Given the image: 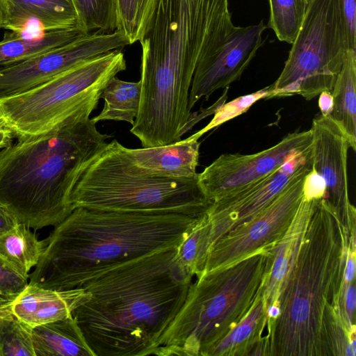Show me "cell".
<instances>
[{"mask_svg":"<svg viewBox=\"0 0 356 356\" xmlns=\"http://www.w3.org/2000/svg\"><path fill=\"white\" fill-rule=\"evenodd\" d=\"M210 234L207 213L197 220L177 247L181 262L195 277L204 270L210 247Z\"/></svg>","mask_w":356,"mask_h":356,"instance_id":"cell-26","label":"cell"},{"mask_svg":"<svg viewBox=\"0 0 356 356\" xmlns=\"http://www.w3.org/2000/svg\"><path fill=\"white\" fill-rule=\"evenodd\" d=\"M100 98L83 105L49 131L19 137L0 150V204L18 221L40 229L56 226L74 209L80 175L108 143L90 115Z\"/></svg>","mask_w":356,"mask_h":356,"instance_id":"cell-3","label":"cell"},{"mask_svg":"<svg viewBox=\"0 0 356 356\" xmlns=\"http://www.w3.org/2000/svg\"><path fill=\"white\" fill-rule=\"evenodd\" d=\"M28 283L27 278L19 274L0 257V298L3 304L13 300Z\"/></svg>","mask_w":356,"mask_h":356,"instance_id":"cell-32","label":"cell"},{"mask_svg":"<svg viewBox=\"0 0 356 356\" xmlns=\"http://www.w3.org/2000/svg\"><path fill=\"white\" fill-rule=\"evenodd\" d=\"M3 1V29L13 32L38 35L49 31L79 28L77 13L71 0Z\"/></svg>","mask_w":356,"mask_h":356,"instance_id":"cell-18","label":"cell"},{"mask_svg":"<svg viewBox=\"0 0 356 356\" xmlns=\"http://www.w3.org/2000/svg\"><path fill=\"white\" fill-rule=\"evenodd\" d=\"M5 22V8L3 0H0V29H3Z\"/></svg>","mask_w":356,"mask_h":356,"instance_id":"cell-36","label":"cell"},{"mask_svg":"<svg viewBox=\"0 0 356 356\" xmlns=\"http://www.w3.org/2000/svg\"><path fill=\"white\" fill-rule=\"evenodd\" d=\"M312 162L311 145L296 153L285 164L268 176L214 201L207 212L211 226L210 247L227 233L259 213Z\"/></svg>","mask_w":356,"mask_h":356,"instance_id":"cell-14","label":"cell"},{"mask_svg":"<svg viewBox=\"0 0 356 356\" xmlns=\"http://www.w3.org/2000/svg\"><path fill=\"white\" fill-rule=\"evenodd\" d=\"M198 140L194 134L169 145L138 149L122 145V150L129 169L134 173L156 178L188 179L198 175Z\"/></svg>","mask_w":356,"mask_h":356,"instance_id":"cell-16","label":"cell"},{"mask_svg":"<svg viewBox=\"0 0 356 356\" xmlns=\"http://www.w3.org/2000/svg\"><path fill=\"white\" fill-rule=\"evenodd\" d=\"M87 35L78 27L54 30L38 35L11 31L0 41V66L13 65L63 46Z\"/></svg>","mask_w":356,"mask_h":356,"instance_id":"cell-21","label":"cell"},{"mask_svg":"<svg viewBox=\"0 0 356 356\" xmlns=\"http://www.w3.org/2000/svg\"><path fill=\"white\" fill-rule=\"evenodd\" d=\"M263 21L244 27L235 26L214 49L204 54L197 64L190 90L188 108L202 98L226 88L238 80L263 44Z\"/></svg>","mask_w":356,"mask_h":356,"instance_id":"cell-15","label":"cell"},{"mask_svg":"<svg viewBox=\"0 0 356 356\" xmlns=\"http://www.w3.org/2000/svg\"><path fill=\"white\" fill-rule=\"evenodd\" d=\"M270 88L268 86L251 94L238 97L228 103H223L216 110L209 124L195 133V135L200 138L211 129L245 113L257 101L270 98Z\"/></svg>","mask_w":356,"mask_h":356,"instance_id":"cell-31","label":"cell"},{"mask_svg":"<svg viewBox=\"0 0 356 356\" xmlns=\"http://www.w3.org/2000/svg\"><path fill=\"white\" fill-rule=\"evenodd\" d=\"M0 127H6L3 118L1 113H0Z\"/></svg>","mask_w":356,"mask_h":356,"instance_id":"cell-37","label":"cell"},{"mask_svg":"<svg viewBox=\"0 0 356 356\" xmlns=\"http://www.w3.org/2000/svg\"><path fill=\"white\" fill-rule=\"evenodd\" d=\"M121 50L82 62L49 81L0 98L5 125L17 138L46 132L90 101L101 98L108 81L126 70Z\"/></svg>","mask_w":356,"mask_h":356,"instance_id":"cell-8","label":"cell"},{"mask_svg":"<svg viewBox=\"0 0 356 356\" xmlns=\"http://www.w3.org/2000/svg\"><path fill=\"white\" fill-rule=\"evenodd\" d=\"M89 297L83 287L55 290L28 283L13 300L3 305L22 323L33 328L72 316Z\"/></svg>","mask_w":356,"mask_h":356,"instance_id":"cell-17","label":"cell"},{"mask_svg":"<svg viewBox=\"0 0 356 356\" xmlns=\"http://www.w3.org/2000/svg\"><path fill=\"white\" fill-rule=\"evenodd\" d=\"M332 108L328 115L346 134L350 148L356 150V50L346 52L333 88Z\"/></svg>","mask_w":356,"mask_h":356,"instance_id":"cell-23","label":"cell"},{"mask_svg":"<svg viewBox=\"0 0 356 356\" xmlns=\"http://www.w3.org/2000/svg\"><path fill=\"white\" fill-rule=\"evenodd\" d=\"M142 85L141 81L129 82L112 77L104 86L101 98L104 100L102 111L92 121L97 124L103 120L123 121L134 124L138 116Z\"/></svg>","mask_w":356,"mask_h":356,"instance_id":"cell-25","label":"cell"},{"mask_svg":"<svg viewBox=\"0 0 356 356\" xmlns=\"http://www.w3.org/2000/svg\"><path fill=\"white\" fill-rule=\"evenodd\" d=\"M129 44L119 31L94 32L22 62L0 67V98L42 85L86 60Z\"/></svg>","mask_w":356,"mask_h":356,"instance_id":"cell-11","label":"cell"},{"mask_svg":"<svg viewBox=\"0 0 356 356\" xmlns=\"http://www.w3.org/2000/svg\"><path fill=\"white\" fill-rule=\"evenodd\" d=\"M234 27L228 0H155L139 40L137 131L161 139L180 136L192 113L188 99L198 60Z\"/></svg>","mask_w":356,"mask_h":356,"instance_id":"cell-2","label":"cell"},{"mask_svg":"<svg viewBox=\"0 0 356 356\" xmlns=\"http://www.w3.org/2000/svg\"><path fill=\"white\" fill-rule=\"evenodd\" d=\"M312 170V162L259 213L216 241L209 248L203 273L231 265L277 242L304 197L305 179Z\"/></svg>","mask_w":356,"mask_h":356,"instance_id":"cell-10","label":"cell"},{"mask_svg":"<svg viewBox=\"0 0 356 356\" xmlns=\"http://www.w3.org/2000/svg\"><path fill=\"white\" fill-rule=\"evenodd\" d=\"M318 98V106L323 116H328L332 108V95L330 91L321 92Z\"/></svg>","mask_w":356,"mask_h":356,"instance_id":"cell-35","label":"cell"},{"mask_svg":"<svg viewBox=\"0 0 356 356\" xmlns=\"http://www.w3.org/2000/svg\"><path fill=\"white\" fill-rule=\"evenodd\" d=\"M348 233L324 198L314 207L293 267L267 323L268 356H324L326 332L339 317L338 296Z\"/></svg>","mask_w":356,"mask_h":356,"instance_id":"cell-5","label":"cell"},{"mask_svg":"<svg viewBox=\"0 0 356 356\" xmlns=\"http://www.w3.org/2000/svg\"><path fill=\"white\" fill-rule=\"evenodd\" d=\"M31 330L0 305V356H35Z\"/></svg>","mask_w":356,"mask_h":356,"instance_id":"cell-28","label":"cell"},{"mask_svg":"<svg viewBox=\"0 0 356 356\" xmlns=\"http://www.w3.org/2000/svg\"><path fill=\"white\" fill-rule=\"evenodd\" d=\"M318 199L321 198H307L304 196L284 235L266 248L272 255L271 266L262 289L267 309L275 305L282 286L293 267L314 207Z\"/></svg>","mask_w":356,"mask_h":356,"instance_id":"cell-19","label":"cell"},{"mask_svg":"<svg viewBox=\"0 0 356 356\" xmlns=\"http://www.w3.org/2000/svg\"><path fill=\"white\" fill-rule=\"evenodd\" d=\"M155 0H116L117 29L129 44L139 41L149 20Z\"/></svg>","mask_w":356,"mask_h":356,"instance_id":"cell-30","label":"cell"},{"mask_svg":"<svg viewBox=\"0 0 356 356\" xmlns=\"http://www.w3.org/2000/svg\"><path fill=\"white\" fill-rule=\"evenodd\" d=\"M44 248V240L39 241L31 228L22 223L0 236V257L27 279Z\"/></svg>","mask_w":356,"mask_h":356,"instance_id":"cell-24","label":"cell"},{"mask_svg":"<svg viewBox=\"0 0 356 356\" xmlns=\"http://www.w3.org/2000/svg\"><path fill=\"white\" fill-rule=\"evenodd\" d=\"M305 1H307V3H309V0H305Z\"/></svg>","mask_w":356,"mask_h":356,"instance_id":"cell-39","label":"cell"},{"mask_svg":"<svg viewBox=\"0 0 356 356\" xmlns=\"http://www.w3.org/2000/svg\"><path fill=\"white\" fill-rule=\"evenodd\" d=\"M79 27L86 33H111L117 29L116 0H71Z\"/></svg>","mask_w":356,"mask_h":356,"instance_id":"cell-29","label":"cell"},{"mask_svg":"<svg viewBox=\"0 0 356 356\" xmlns=\"http://www.w3.org/2000/svg\"><path fill=\"white\" fill-rule=\"evenodd\" d=\"M18 223L16 218L4 207L0 204V236Z\"/></svg>","mask_w":356,"mask_h":356,"instance_id":"cell-34","label":"cell"},{"mask_svg":"<svg viewBox=\"0 0 356 356\" xmlns=\"http://www.w3.org/2000/svg\"><path fill=\"white\" fill-rule=\"evenodd\" d=\"M348 47L356 50V0H337Z\"/></svg>","mask_w":356,"mask_h":356,"instance_id":"cell-33","label":"cell"},{"mask_svg":"<svg viewBox=\"0 0 356 356\" xmlns=\"http://www.w3.org/2000/svg\"><path fill=\"white\" fill-rule=\"evenodd\" d=\"M311 145L309 129L290 133L275 145L254 154H222L199 173L200 184L213 202L268 176Z\"/></svg>","mask_w":356,"mask_h":356,"instance_id":"cell-12","label":"cell"},{"mask_svg":"<svg viewBox=\"0 0 356 356\" xmlns=\"http://www.w3.org/2000/svg\"><path fill=\"white\" fill-rule=\"evenodd\" d=\"M269 26L282 42L293 44L302 27L307 3L305 0H268Z\"/></svg>","mask_w":356,"mask_h":356,"instance_id":"cell-27","label":"cell"},{"mask_svg":"<svg viewBox=\"0 0 356 356\" xmlns=\"http://www.w3.org/2000/svg\"><path fill=\"white\" fill-rule=\"evenodd\" d=\"M310 131L312 168L325 184L323 198L349 236H355L356 209L349 200L348 188V138L337 122L322 115L313 120Z\"/></svg>","mask_w":356,"mask_h":356,"instance_id":"cell-13","label":"cell"},{"mask_svg":"<svg viewBox=\"0 0 356 356\" xmlns=\"http://www.w3.org/2000/svg\"><path fill=\"white\" fill-rule=\"evenodd\" d=\"M177 247L111 265L81 285L90 297L72 316L95 356L152 354L194 277Z\"/></svg>","mask_w":356,"mask_h":356,"instance_id":"cell-1","label":"cell"},{"mask_svg":"<svg viewBox=\"0 0 356 356\" xmlns=\"http://www.w3.org/2000/svg\"><path fill=\"white\" fill-rule=\"evenodd\" d=\"M202 216L76 207L43 239L29 284L55 290L81 287L111 265L177 246Z\"/></svg>","mask_w":356,"mask_h":356,"instance_id":"cell-4","label":"cell"},{"mask_svg":"<svg viewBox=\"0 0 356 356\" xmlns=\"http://www.w3.org/2000/svg\"><path fill=\"white\" fill-rule=\"evenodd\" d=\"M272 263L264 249L192 282L186 300L152 355L207 356L248 313Z\"/></svg>","mask_w":356,"mask_h":356,"instance_id":"cell-6","label":"cell"},{"mask_svg":"<svg viewBox=\"0 0 356 356\" xmlns=\"http://www.w3.org/2000/svg\"><path fill=\"white\" fill-rule=\"evenodd\" d=\"M349 50L337 0H309L270 98L298 95L311 100L331 92Z\"/></svg>","mask_w":356,"mask_h":356,"instance_id":"cell-9","label":"cell"},{"mask_svg":"<svg viewBox=\"0 0 356 356\" xmlns=\"http://www.w3.org/2000/svg\"><path fill=\"white\" fill-rule=\"evenodd\" d=\"M268 318L267 306L261 290L247 315L207 356L252 355L263 339Z\"/></svg>","mask_w":356,"mask_h":356,"instance_id":"cell-22","label":"cell"},{"mask_svg":"<svg viewBox=\"0 0 356 356\" xmlns=\"http://www.w3.org/2000/svg\"><path fill=\"white\" fill-rule=\"evenodd\" d=\"M3 304V301L1 300V299L0 298V305H2Z\"/></svg>","mask_w":356,"mask_h":356,"instance_id":"cell-38","label":"cell"},{"mask_svg":"<svg viewBox=\"0 0 356 356\" xmlns=\"http://www.w3.org/2000/svg\"><path fill=\"white\" fill-rule=\"evenodd\" d=\"M74 209L87 207L202 216L213 202L199 181L144 176L129 168L122 145L108 143L84 169L71 195Z\"/></svg>","mask_w":356,"mask_h":356,"instance_id":"cell-7","label":"cell"},{"mask_svg":"<svg viewBox=\"0 0 356 356\" xmlns=\"http://www.w3.org/2000/svg\"><path fill=\"white\" fill-rule=\"evenodd\" d=\"M35 356H95L72 316L31 330Z\"/></svg>","mask_w":356,"mask_h":356,"instance_id":"cell-20","label":"cell"}]
</instances>
